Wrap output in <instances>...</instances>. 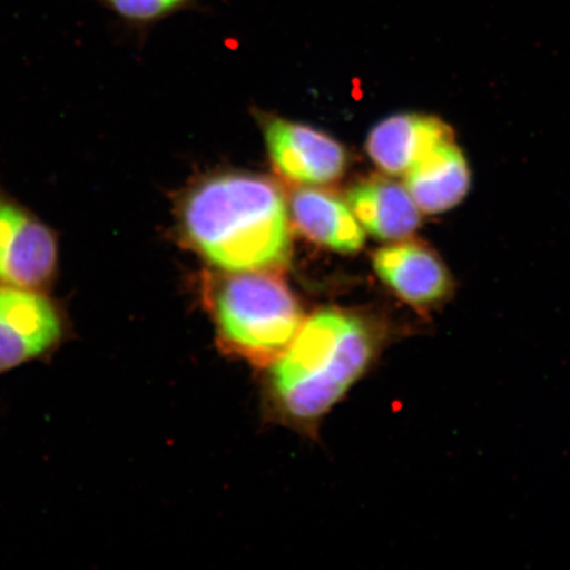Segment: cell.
I'll return each instance as SVG.
<instances>
[{
	"label": "cell",
	"mask_w": 570,
	"mask_h": 570,
	"mask_svg": "<svg viewBox=\"0 0 570 570\" xmlns=\"http://www.w3.org/2000/svg\"><path fill=\"white\" fill-rule=\"evenodd\" d=\"M185 238L212 265L229 273H277L289 265L287 204L266 178L226 174L203 181L181 208Z\"/></svg>",
	"instance_id": "1"
},
{
	"label": "cell",
	"mask_w": 570,
	"mask_h": 570,
	"mask_svg": "<svg viewBox=\"0 0 570 570\" xmlns=\"http://www.w3.org/2000/svg\"><path fill=\"white\" fill-rule=\"evenodd\" d=\"M372 327L342 311L306 320L275 362V397L291 417L309 422L330 411L373 360Z\"/></svg>",
	"instance_id": "2"
},
{
	"label": "cell",
	"mask_w": 570,
	"mask_h": 570,
	"mask_svg": "<svg viewBox=\"0 0 570 570\" xmlns=\"http://www.w3.org/2000/svg\"><path fill=\"white\" fill-rule=\"evenodd\" d=\"M210 306L223 345L254 365L281 358L303 324L291 289L271 273H235L214 284Z\"/></svg>",
	"instance_id": "3"
},
{
	"label": "cell",
	"mask_w": 570,
	"mask_h": 570,
	"mask_svg": "<svg viewBox=\"0 0 570 570\" xmlns=\"http://www.w3.org/2000/svg\"><path fill=\"white\" fill-rule=\"evenodd\" d=\"M374 269L399 301L430 315L453 301L458 282L436 249L422 240L391 242L374 254Z\"/></svg>",
	"instance_id": "4"
},
{
	"label": "cell",
	"mask_w": 570,
	"mask_h": 570,
	"mask_svg": "<svg viewBox=\"0 0 570 570\" xmlns=\"http://www.w3.org/2000/svg\"><path fill=\"white\" fill-rule=\"evenodd\" d=\"M266 142L271 161L287 180L324 185L345 174V148L311 126L273 119L266 127Z\"/></svg>",
	"instance_id": "5"
},
{
	"label": "cell",
	"mask_w": 570,
	"mask_h": 570,
	"mask_svg": "<svg viewBox=\"0 0 570 570\" xmlns=\"http://www.w3.org/2000/svg\"><path fill=\"white\" fill-rule=\"evenodd\" d=\"M56 261L52 233L19 206L0 202V283L40 287L51 279Z\"/></svg>",
	"instance_id": "6"
},
{
	"label": "cell",
	"mask_w": 570,
	"mask_h": 570,
	"mask_svg": "<svg viewBox=\"0 0 570 570\" xmlns=\"http://www.w3.org/2000/svg\"><path fill=\"white\" fill-rule=\"evenodd\" d=\"M60 336V318L47 298L0 288V372L46 352Z\"/></svg>",
	"instance_id": "7"
},
{
	"label": "cell",
	"mask_w": 570,
	"mask_h": 570,
	"mask_svg": "<svg viewBox=\"0 0 570 570\" xmlns=\"http://www.w3.org/2000/svg\"><path fill=\"white\" fill-rule=\"evenodd\" d=\"M455 138L443 119L403 112L383 119L368 135L367 154L391 177H403L441 142Z\"/></svg>",
	"instance_id": "8"
},
{
	"label": "cell",
	"mask_w": 570,
	"mask_h": 570,
	"mask_svg": "<svg viewBox=\"0 0 570 570\" xmlns=\"http://www.w3.org/2000/svg\"><path fill=\"white\" fill-rule=\"evenodd\" d=\"M404 187L423 216L451 212L466 198L472 170L455 138L441 142L403 177Z\"/></svg>",
	"instance_id": "9"
},
{
	"label": "cell",
	"mask_w": 570,
	"mask_h": 570,
	"mask_svg": "<svg viewBox=\"0 0 570 570\" xmlns=\"http://www.w3.org/2000/svg\"><path fill=\"white\" fill-rule=\"evenodd\" d=\"M347 204L363 230L373 237L395 242L412 237L422 225L420 212L403 181L374 177L348 191Z\"/></svg>",
	"instance_id": "10"
},
{
	"label": "cell",
	"mask_w": 570,
	"mask_h": 570,
	"mask_svg": "<svg viewBox=\"0 0 570 570\" xmlns=\"http://www.w3.org/2000/svg\"><path fill=\"white\" fill-rule=\"evenodd\" d=\"M289 212L297 230L317 245L341 254L360 252L365 245V230L351 206L326 191H295Z\"/></svg>",
	"instance_id": "11"
},
{
	"label": "cell",
	"mask_w": 570,
	"mask_h": 570,
	"mask_svg": "<svg viewBox=\"0 0 570 570\" xmlns=\"http://www.w3.org/2000/svg\"><path fill=\"white\" fill-rule=\"evenodd\" d=\"M183 0H107L120 16L134 20H151L163 16Z\"/></svg>",
	"instance_id": "12"
}]
</instances>
